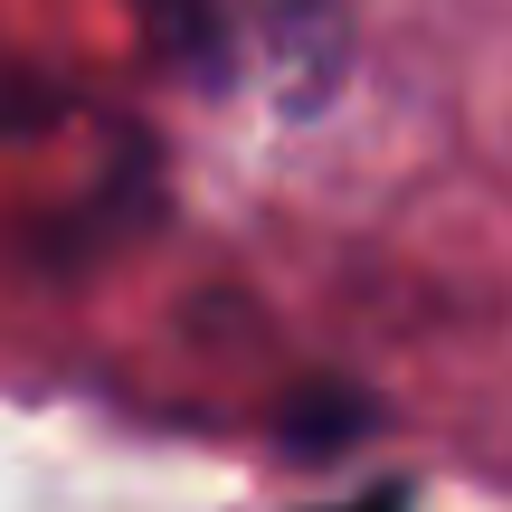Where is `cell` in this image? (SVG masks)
Segmentation results:
<instances>
[{
  "instance_id": "6da1fadb",
  "label": "cell",
  "mask_w": 512,
  "mask_h": 512,
  "mask_svg": "<svg viewBox=\"0 0 512 512\" xmlns=\"http://www.w3.org/2000/svg\"><path fill=\"white\" fill-rule=\"evenodd\" d=\"M133 10L190 86L238 105H323L351 48L342 0H133Z\"/></svg>"
},
{
  "instance_id": "7a4b0ae2",
  "label": "cell",
  "mask_w": 512,
  "mask_h": 512,
  "mask_svg": "<svg viewBox=\"0 0 512 512\" xmlns=\"http://www.w3.org/2000/svg\"><path fill=\"white\" fill-rule=\"evenodd\" d=\"M370 512H399V494H380V503H370Z\"/></svg>"
}]
</instances>
